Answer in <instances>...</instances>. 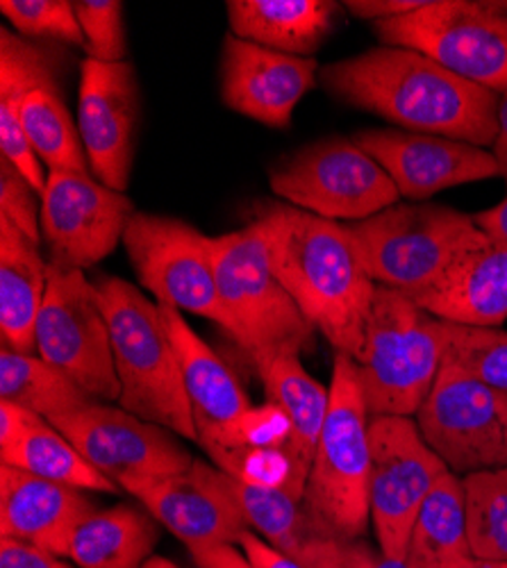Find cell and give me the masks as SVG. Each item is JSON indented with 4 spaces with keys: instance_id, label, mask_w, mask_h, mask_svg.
<instances>
[{
    "instance_id": "4316f807",
    "label": "cell",
    "mask_w": 507,
    "mask_h": 568,
    "mask_svg": "<svg viewBox=\"0 0 507 568\" xmlns=\"http://www.w3.org/2000/svg\"><path fill=\"white\" fill-rule=\"evenodd\" d=\"M160 524L132 505L91 511L71 537L67 557L78 568H144L160 541Z\"/></svg>"
},
{
    "instance_id": "52a82bcc",
    "label": "cell",
    "mask_w": 507,
    "mask_h": 568,
    "mask_svg": "<svg viewBox=\"0 0 507 568\" xmlns=\"http://www.w3.org/2000/svg\"><path fill=\"white\" fill-rule=\"evenodd\" d=\"M214 271L233 337L253 364L301 351L314 327L273 271L266 236L257 221L214 236Z\"/></svg>"
},
{
    "instance_id": "9a60e30c",
    "label": "cell",
    "mask_w": 507,
    "mask_h": 568,
    "mask_svg": "<svg viewBox=\"0 0 507 568\" xmlns=\"http://www.w3.org/2000/svg\"><path fill=\"white\" fill-rule=\"evenodd\" d=\"M51 423L91 466L121 489L132 480L175 476L194 464L178 435L119 405L89 403L51 418Z\"/></svg>"
},
{
    "instance_id": "83f0119b",
    "label": "cell",
    "mask_w": 507,
    "mask_h": 568,
    "mask_svg": "<svg viewBox=\"0 0 507 568\" xmlns=\"http://www.w3.org/2000/svg\"><path fill=\"white\" fill-rule=\"evenodd\" d=\"M266 400L278 405L292 420V453L310 468L331 409V385L324 387L301 364V355H275L255 366Z\"/></svg>"
},
{
    "instance_id": "5b68a950",
    "label": "cell",
    "mask_w": 507,
    "mask_h": 568,
    "mask_svg": "<svg viewBox=\"0 0 507 568\" xmlns=\"http://www.w3.org/2000/svg\"><path fill=\"white\" fill-rule=\"evenodd\" d=\"M368 409L357 377L355 359L335 353L331 381V409L321 430L303 505L318 535L355 541L364 539L372 483V444Z\"/></svg>"
},
{
    "instance_id": "603a6c76",
    "label": "cell",
    "mask_w": 507,
    "mask_h": 568,
    "mask_svg": "<svg viewBox=\"0 0 507 568\" xmlns=\"http://www.w3.org/2000/svg\"><path fill=\"white\" fill-rule=\"evenodd\" d=\"M412 301L444 323L503 325L507 321V246L491 242L467 255L433 290Z\"/></svg>"
},
{
    "instance_id": "1f68e13d",
    "label": "cell",
    "mask_w": 507,
    "mask_h": 568,
    "mask_svg": "<svg viewBox=\"0 0 507 568\" xmlns=\"http://www.w3.org/2000/svg\"><path fill=\"white\" fill-rule=\"evenodd\" d=\"M214 466L240 483L275 489L303 500L310 468L292 453L290 446L268 448H203Z\"/></svg>"
},
{
    "instance_id": "6da1fadb",
    "label": "cell",
    "mask_w": 507,
    "mask_h": 568,
    "mask_svg": "<svg viewBox=\"0 0 507 568\" xmlns=\"http://www.w3.org/2000/svg\"><path fill=\"white\" fill-rule=\"evenodd\" d=\"M331 97L407 132L439 134L487 149L498 134V93L455 75L424 53L374 45L318 73Z\"/></svg>"
},
{
    "instance_id": "e575fe53",
    "label": "cell",
    "mask_w": 507,
    "mask_h": 568,
    "mask_svg": "<svg viewBox=\"0 0 507 568\" xmlns=\"http://www.w3.org/2000/svg\"><path fill=\"white\" fill-rule=\"evenodd\" d=\"M0 12L26 39H51L84 49L75 3L69 0H3Z\"/></svg>"
},
{
    "instance_id": "8d00e7d4",
    "label": "cell",
    "mask_w": 507,
    "mask_h": 568,
    "mask_svg": "<svg viewBox=\"0 0 507 568\" xmlns=\"http://www.w3.org/2000/svg\"><path fill=\"white\" fill-rule=\"evenodd\" d=\"M78 21L84 34V51L97 62H125L128 41L123 3L119 0H78Z\"/></svg>"
},
{
    "instance_id": "ffe728a7",
    "label": "cell",
    "mask_w": 507,
    "mask_h": 568,
    "mask_svg": "<svg viewBox=\"0 0 507 568\" xmlns=\"http://www.w3.org/2000/svg\"><path fill=\"white\" fill-rule=\"evenodd\" d=\"M318 73L321 69L314 58L271 51L235 34L223 39V103L268 128H290L296 105L316 87Z\"/></svg>"
},
{
    "instance_id": "44dd1931",
    "label": "cell",
    "mask_w": 507,
    "mask_h": 568,
    "mask_svg": "<svg viewBox=\"0 0 507 568\" xmlns=\"http://www.w3.org/2000/svg\"><path fill=\"white\" fill-rule=\"evenodd\" d=\"M97 511V503L75 487L43 480L0 464V532L67 557L73 532Z\"/></svg>"
},
{
    "instance_id": "f35d334b",
    "label": "cell",
    "mask_w": 507,
    "mask_h": 568,
    "mask_svg": "<svg viewBox=\"0 0 507 568\" xmlns=\"http://www.w3.org/2000/svg\"><path fill=\"white\" fill-rule=\"evenodd\" d=\"M318 568H417L409 559H394L364 539L342 541L333 539L331 548Z\"/></svg>"
},
{
    "instance_id": "74e56055",
    "label": "cell",
    "mask_w": 507,
    "mask_h": 568,
    "mask_svg": "<svg viewBox=\"0 0 507 568\" xmlns=\"http://www.w3.org/2000/svg\"><path fill=\"white\" fill-rule=\"evenodd\" d=\"M0 216L14 223L32 244H41V196L28 178L0 155Z\"/></svg>"
},
{
    "instance_id": "7dc6e473",
    "label": "cell",
    "mask_w": 507,
    "mask_h": 568,
    "mask_svg": "<svg viewBox=\"0 0 507 568\" xmlns=\"http://www.w3.org/2000/svg\"><path fill=\"white\" fill-rule=\"evenodd\" d=\"M144 568H182V566H178L175 561H171L169 557H162V555H155Z\"/></svg>"
},
{
    "instance_id": "8992f818",
    "label": "cell",
    "mask_w": 507,
    "mask_h": 568,
    "mask_svg": "<svg viewBox=\"0 0 507 568\" xmlns=\"http://www.w3.org/2000/svg\"><path fill=\"white\" fill-rule=\"evenodd\" d=\"M444 364L442 321L378 287L355 359L368 416H417Z\"/></svg>"
},
{
    "instance_id": "cb8c5ba5",
    "label": "cell",
    "mask_w": 507,
    "mask_h": 568,
    "mask_svg": "<svg viewBox=\"0 0 507 568\" xmlns=\"http://www.w3.org/2000/svg\"><path fill=\"white\" fill-rule=\"evenodd\" d=\"M342 6L331 0H227L230 34L264 49L310 58L335 23Z\"/></svg>"
},
{
    "instance_id": "7402d4cb",
    "label": "cell",
    "mask_w": 507,
    "mask_h": 568,
    "mask_svg": "<svg viewBox=\"0 0 507 568\" xmlns=\"http://www.w3.org/2000/svg\"><path fill=\"white\" fill-rule=\"evenodd\" d=\"M160 305V303H158ZM178 355L184 392H187L199 439L221 430L251 407L246 392L223 359L196 335L180 310L160 305ZM199 444V442H196Z\"/></svg>"
},
{
    "instance_id": "836d02e7",
    "label": "cell",
    "mask_w": 507,
    "mask_h": 568,
    "mask_svg": "<svg viewBox=\"0 0 507 568\" xmlns=\"http://www.w3.org/2000/svg\"><path fill=\"white\" fill-rule=\"evenodd\" d=\"M444 359L474 381L507 394V333L442 321Z\"/></svg>"
},
{
    "instance_id": "5bb4252c",
    "label": "cell",
    "mask_w": 507,
    "mask_h": 568,
    "mask_svg": "<svg viewBox=\"0 0 507 568\" xmlns=\"http://www.w3.org/2000/svg\"><path fill=\"white\" fill-rule=\"evenodd\" d=\"M414 420L426 444L459 478L507 466V394L474 381L446 359Z\"/></svg>"
},
{
    "instance_id": "9c48e42d",
    "label": "cell",
    "mask_w": 507,
    "mask_h": 568,
    "mask_svg": "<svg viewBox=\"0 0 507 568\" xmlns=\"http://www.w3.org/2000/svg\"><path fill=\"white\" fill-rule=\"evenodd\" d=\"M37 355L94 403L119 400L110 325L84 271L49 262V287L34 329Z\"/></svg>"
},
{
    "instance_id": "d590c367",
    "label": "cell",
    "mask_w": 507,
    "mask_h": 568,
    "mask_svg": "<svg viewBox=\"0 0 507 568\" xmlns=\"http://www.w3.org/2000/svg\"><path fill=\"white\" fill-rule=\"evenodd\" d=\"M292 442V420L287 414L273 403L251 405L235 420L223 425L221 430L199 439L201 448H268V446H290Z\"/></svg>"
},
{
    "instance_id": "484cf974",
    "label": "cell",
    "mask_w": 507,
    "mask_h": 568,
    "mask_svg": "<svg viewBox=\"0 0 507 568\" xmlns=\"http://www.w3.org/2000/svg\"><path fill=\"white\" fill-rule=\"evenodd\" d=\"M216 470V483L223 487L244 516L251 532L262 537L273 548L290 555L305 568H314L326 550L331 537L318 535L305 511L303 500L290 494L240 483L227 473Z\"/></svg>"
},
{
    "instance_id": "4dcf8cb0",
    "label": "cell",
    "mask_w": 507,
    "mask_h": 568,
    "mask_svg": "<svg viewBox=\"0 0 507 568\" xmlns=\"http://www.w3.org/2000/svg\"><path fill=\"white\" fill-rule=\"evenodd\" d=\"M0 400L49 420L94 403L37 353H19L6 346L0 348Z\"/></svg>"
},
{
    "instance_id": "ab89813d",
    "label": "cell",
    "mask_w": 507,
    "mask_h": 568,
    "mask_svg": "<svg viewBox=\"0 0 507 568\" xmlns=\"http://www.w3.org/2000/svg\"><path fill=\"white\" fill-rule=\"evenodd\" d=\"M0 568H78L69 557L43 550L39 546L0 539Z\"/></svg>"
},
{
    "instance_id": "ac0fdd59",
    "label": "cell",
    "mask_w": 507,
    "mask_h": 568,
    "mask_svg": "<svg viewBox=\"0 0 507 568\" xmlns=\"http://www.w3.org/2000/svg\"><path fill=\"white\" fill-rule=\"evenodd\" d=\"M353 139L387 171L400 199L412 203L500 175L494 153L467 141L407 130H362Z\"/></svg>"
},
{
    "instance_id": "f1b7e54d",
    "label": "cell",
    "mask_w": 507,
    "mask_h": 568,
    "mask_svg": "<svg viewBox=\"0 0 507 568\" xmlns=\"http://www.w3.org/2000/svg\"><path fill=\"white\" fill-rule=\"evenodd\" d=\"M0 464L14 466L37 478L62 483L80 491L119 494L121 487L91 466L55 425L30 412L21 435L0 450Z\"/></svg>"
},
{
    "instance_id": "30bf717a",
    "label": "cell",
    "mask_w": 507,
    "mask_h": 568,
    "mask_svg": "<svg viewBox=\"0 0 507 568\" xmlns=\"http://www.w3.org/2000/svg\"><path fill=\"white\" fill-rule=\"evenodd\" d=\"M275 196L328 221H364L400 203L387 171L355 139L326 136L283 158L268 173Z\"/></svg>"
},
{
    "instance_id": "b9f144b4",
    "label": "cell",
    "mask_w": 507,
    "mask_h": 568,
    "mask_svg": "<svg viewBox=\"0 0 507 568\" xmlns=\"http://www.w3.org/2000/svg\"><path fill=\"white\" fill-rule=\"evenodd\" d=\"M237 546L242 548V552L246 555V559L251 561L253 568H305L303 564H298L290 555L281 552L278 548H273L271 544H266L262 537H257L251 530L240 539Z\"/></svg>"
},
{
    "instance_id": "d4e9b609",
    "label": "cell",
    "mask_w": 507,
    "mask_h": 568,
    "mask_svg": "<svg viewBox=\"0 0 507 568\" xmlns=\"http://www.w3.org/2000/svg\"><path fill=\"white\" fill-rule=\"evenodd\" d=\"M49 287V262L39 246L0 216V335L3 346L34 353V329Z\"/></svg>"
},
{
    "instance_id": "7a4b0ae2",
    "label": "cell",
    "mask_w": 507,
    "mask_h": 568,
    "mask_svg": "<svg viewBox=\"0 0 507 568\" xmlns=\"http://www.w3.org/2000/svg\"><path fill=\"white\" fill-rule=\"evenodd\" d=\"M275 275L301 314L335 353L357 359L378 284L344 223L294 205H268L255 219Z\"/></svg>"
},
{
    "instance_id": "7bdbcfd3",
    "label": "cell",
    "mask_w": 507,
    "mask_h": 568,
    "mask_svg": "<svg viewBox=\"0 0 507 568\" xmlns=\"http://www.w3.org/2000/svg\"><path fill=\"white\" fill-rule=\"evenodd\" d=\"M192 559L199 568H253L246 555L235 544L212 546L203 550H194Z\"/></svg>"
},
{
    "instance_id": "8fae6325",
    "label": "cell",
    "mask_w": 507,
    "mask_h": 568,
    "mask_svg": "<svg viewBox=\"0 0 507 568\" xmlns=\"http://www.w3.org/2000/svg\"><path fill=\"white\" fill-rule=\"evenodd\" d=\"M123 248L130 264L160 305L175 307L214 321L225 335H233L214 271V240L173 216L134 212Z\"/></svg>"
},
{
    "instance_id": "d6986e66",
    "label": "cell",
    "mask_w": 507,
    "mask_h": 568,
    "mask_svg": "<svg viewBox=\"0 0 507 568\" xmlns=\"http://www.w3.org/2000/svg\"><path fill=\"white\" fill-rule=\"evenodd\" d=\"M132 498L169 530L190 552L240 544L249 532L237 505L216 483L214 464L194 459L192 468L175 476L132 480L123 485Z\"/></svg>"
},
{
    "instance_id": "ba28073f",
    "label": "cell",
    "mask_w": 507,
    "mask_h": 568,
    "mask_svg": "<svg viewBox=\"0 0 507 568\" xmlns=\"http://www.w3.org/2000/svg\"><path fill=\"white\" fill-rule=\"evenodd\" d=\"M374 32L383 45L424 53L498 97L507 91V0H428L374 23Z\"/></svg>"
},
{
    "instance_id": "f6af8a7d",
    "label": "cell",
    "mask_w": 507,
    "mask_h": 568,
    "mask_svg": "<svg viewBox=\"0 0 507 568\" xmlns=\"http://www.w3.org/2000/svg\"><path fill=\"white\" fill-rule=\"evenodd\" d=\"M491 153L498 162L500 178L507 184V91L498 97V134L491 146Z\"/></svg>"
},
{
    "instance_id": "7c38bea8",
    "label": "cell",
    "mask_w": 507,
    "mask_h": 568,
    "mask_svg": "<svg viewBox=\"0 0 507 568\" xmlns=\"http://www.w3.org/2000/svg\"><path fill=\"white\" fill-rule=\"evenodd\" d=\"M372 483L368 514L383 555L407 559L419 509L448 466L426 444L412 416H374L368 420Z\"/></svg>"
},
{
    "instance_id": "d6a6232c",
    "label": "cell",
    "mask_w": 507,
    "mask_h": 568,
    "mask_svg": "<svg viewBox=\"0 0 507 568\" xmlns=\"http://www.w3.org/2000/svg\"><path fill=\"white\" fill-rule=\"evenodd\" d=\"M463 480L471 555L507 561V466Z\"/></svg>"
},
{
    "instance_id": "bcb514c9",
    "label": "cell",
    "mask_w": 507,
    "mask_h": 568,
    "mask_svg": "<svg viewBox=\"0 0 507 568\" xmlns=\"http://www.w3.org/2000/svg\"><path fill=\"white\" fill-rule=\"evenodd\" d=\"M442 568H507V561L505 559H483V557L467 555V557L457 559L453 564H446Z\"/></svg>"
},
{
    "instance_id": "e0dca14e",
    "label": "cell",
    "mask_w": 507,
    "mask_h": 568,
    "mask_svg": "<svg viewBox=\"0 0 507 568\" xmlns=\"http://www.w3.org/2000/svg\"><path fill=\"white\" fill-rule=\"evenodd\" d=\"M142 93L130 62H97L84 58L78 89V132L94 175L125 194L134 160Z\"/></svg>"
},
{
    "instance_id": "4fadbf2b",
    "label": "cell",
    "mask_w": 507,
    "mask_h": 568,
    "mask_svg": "<svg viewBox=\"0 0 507 568\" xmlns=\"http://www.w3.org/2000/svg\"><path fill=\"white\" fill-rule=\"evenodd\" d=\"M0 105L17 110L45 169L91 173L78 123L60 89V55L8 26L0 30Z\"/></svg>"
},
{
    "instance_id": "f546056e",
    "label": "cell",
    "mask_w": 507,
    "mask_h": 568,
    "mask_svg": "<svg viewBox=\"0 0 507 568\" xmlns=\"http://www.w3.org/2000/svg\"><path fill=\"white\" fill-rule=\"evenodd\" d=\"M471 555L465 480L444 473L419 509L412 528L407 559L417 568H442Z\"/></svg>"
},
{
    "instance_id": "2e32d148",
    "label": "cell",
    "mask_w": 507,
    "mask_h": 568,
    "mask_svg": "<svg viewBox=\"0 0 507 568\" xmlns=\"http://www.w3.org/2000/svg\"><path fill=\"white\" fill-rule=\"evenodd\" d=\"M134 212L125 194L91 173L49 171L41 194V236L51 262L80 271L99 264L123 242Z\"/></svg>"
},
{
    "instance_id": "3957f363",
    "label": "cell",
    "mask_w": 507,
    "mask_h": 568,
    "mask_svg": "<svg viewBox=\"0 0 507 568\" xmlns=\"http://www.w3.org/2000/svg\"><path fill=\"white\" fill-rule=\"evenodd\" d=\"M94 284L110 325L121 389L119 407L182 439L199 442L194 412L160 305L116 275H103Z\"/></svg>"
},
{
    "instance_id": "60d3db41",
    "label": "cell",
    "mask_w": 507,
    "mask_h": 568,
    "mask_svg": "<svg viewBox=\"0 0 507 568\" xmlns=\"http://www.w3.org/2000/svg\"><path fill=\"white\" fill-rule=\"evenodd\" d=\"M428 0H346L342 8H346L353 17L366 21H389L398 17H407L412 12L422 10Z\"/></svg>"
},
{
    "instance_id": "ee69618b",
    "label": "cell",
    "mask_w": 507,
    "mask_h": 568,
    "mask_svg": "<svg viewBox=\"0 0 507 568\" xmlns=\"http://www.w3.org/2000/svg\"><path fill=\"white\" fill-rule=\"evenodd\" d=\"M478 227L489 236V242L507 246V196L487 212L474 214Z\"/></svg>"
},
{
    "instance_id": "277c9868",
    "label": "cell",
    "mask_w": 507,
    "mask_h": 568,
    "mask_svg": "<svg viewBox=\"0 0 507 568\" xmlns=\"http://www.w3.org/2000/svg\"><path fill=\"white\" fill-rule=\"evenodd\" d=\"M378 287L417 298L467 255L489 246L476 216L437 203H396L346 225Z\"/></svg>"
}]
</instances>
